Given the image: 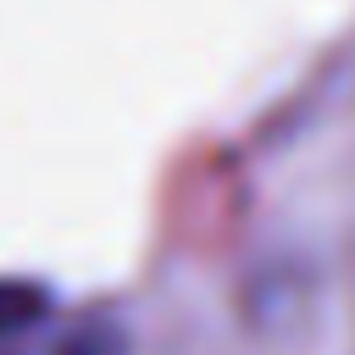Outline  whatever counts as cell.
Wrapping results in <instances>:
<instances>
[{
  "label": "cell",
  "instance_id": "1",
  "mask_svg": "<svg viewBox=\"0 0 355 355\" xmlns=\"http://www.w3.org/2000/svg\"><path fill=\"white\" fill-rule=\"evenodd\" d=\"M39 294L33 288H22V283H0V327H17V322H28V316H39Z\"/></svg>",
  "mask_w": 355,
  "mask_h": 355
},
{
  "label": "cell",
  "instance_id": "2",
  "mask_svg": "<svg viewBox=\"0 0 355 355\" xmlns=\"http://www.w3.org/2000/svg\"><path fill=\"white\" fill-rule=\"evenodd\" d=\"M61 355H122V344H116L105 327H94V333L83 327V333H72V338L61 344Z\"/></svg>",
  "mask_w": 355,
  "mask_h": 355
}]
</instances>
